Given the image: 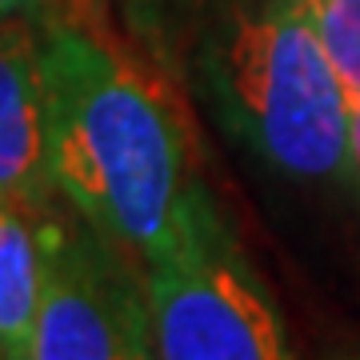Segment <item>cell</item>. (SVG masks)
<instances>
[{
  "label": "cell",
  "mask_w": 360,
  "mask_h": 360,
  "mask_svg": "<svg viewBox=\"0 0 360 360\" xmlns=\"http://www.w3.org/2000/svg\"><path fill=\"white\" fill-rule=\"evenodd\" d=\"M193 77L224 136L276 176L348 180L352 96L292 0H220Z\"/></svg>",
  "instance_id": "cell-2"
},
{
  "label": "cell",
  "mask_w": 360,
  "mask_h": 360,
  "mask_svg": "<svg viewBox=\"0 0 360 360\" xmlns=\"http://www.w3.org/2000/svg\"><path fill=\"white\" fill-rule=\"evenodd\" d=\"M345 188L360 200V101H352V129H348V180Z\"/></svg>",
  "instance_id": "cell-8"
},
{
  "label": "cell",
  "mask_w": 360,
  "mask_h": 360,
  "mask_svg": "<svg viewBox=\"0 0 360 360\" xmlns=\"http://www.w3.org/2000/svg\"><path fill=\"white\" fill-rule=\"evenodd\" d=\"M49 272L28 360H156L144 281L96 232L44 217Z\"/></svg>",
  "instance_id": "cell-4"
},
{
  "label": "cell",
  "mask_w": 360,
  "mask_h": 360,
  "mask_svg": "<svg viewBox=\"0 0 360 360\" xmlns=\"http://www.w3.org/2000/svg\"><path fill=\"white\" fill-rule=\"evenodd\" d=\"M56 200L141 272L200 180L176 108L129 52L72 16L37 37Z\"/></svg>",
  "instance_id": "cell-1"
},
{
  "label": "cell",
  "mask_w": 360,
  "mask_h": 360,
  "mask_svg": "<svg viewBox=\"0 0 360 360\" xmlns=\"http://www.w3.org/2000/svg\"><path fill=\"white\" fill-rule=\"evenodd\" d=\"M0 360H8V356H4V345H0Z\"/></svg>",
  "instance_id": "cell-11"
},
{
  "label": "cell",
  "mask_w": 360,
  "mask_h": 360,
  "mask_svg": "<svg viewBox=\"0 0 360 360\" xmlns=\"http://www.w3.org/2000/svg\"><path fill=\"white\" fill-rule=\"evenodd\" d=\"M156 360H300L269 281L205 184L141 269Z\"/></svg>",
  "instance_id": "cell-3"
},
{
  "label": "cell",
  "mask_w": 360,
  "mask_h": 360,
  "mask_svg": "<svg viewBox=\"0 0 360 360\" xmlns=\"http://www.w3.org/2000/svg\"><path fill=\"white\" fill-rule=\"evenodd\" d=\"M44 217L20 200L0 196V345L8 360H28L32 324L44 296L49 245Z\"/></svg>",
  "instance_id": "cell-6"
},
{
  "label": "cell",
  "mask_w": 360,
  "mask_h": 360,
  "mask_svg": "<svg viewBox=\"0 0 360 360\" xmlns=\"http://www.w3.org/2000/svg\"><path fill=\"white\" fill-rule=\"evenodd\" d=\"M0 196L32 212L56 208L44 141V77L40 44L25 28L0 25Z\"/></svg>",
  "instance_id": "cell-5"
},
{
  "label": "cell",
  "mask_w": 360,
  "mask_h": 360,
  "mask_svg": "<svg viewBox=\"0 0 360 360\" xmlns=\"http://www.w3.org/2000/svg\"><path fill=\"white\" fill-rule=\"evenodd\" d=\"M292 4L324 44L348 96L360 101V0H292Z\"/></svg>",
  "instance_id": "cell-7"
},
{
  "label": "cell",
  "mask_w": 360,
  "mask_h": 360,
  "mask_svg": "<svg viewBox=\"0 0 360 360\" xmlns=\"http://www.w3.org/2000/svg\"><path fill=\"white\" fill-rule=\"evenodd\" d=\"M52 0H0V25H16V20H28V16L44 13Z\"/></svg>",
  "instance_id": "cell-9"
},
{
  "label": "cell",
  "mask_w": 360,
  "mask_h": 360,
  "mask_svg": "<svg viewBox=\"0 0 360 360\" xmlns=\"http://www.w3.org/2000/svg\"><path fill=\"white\" fill-rule=\"evenodd\" d=\"M328 360H360V352H333Z\"/></svg>",
  "instance_id": "cell-10"
}]
</instances>
